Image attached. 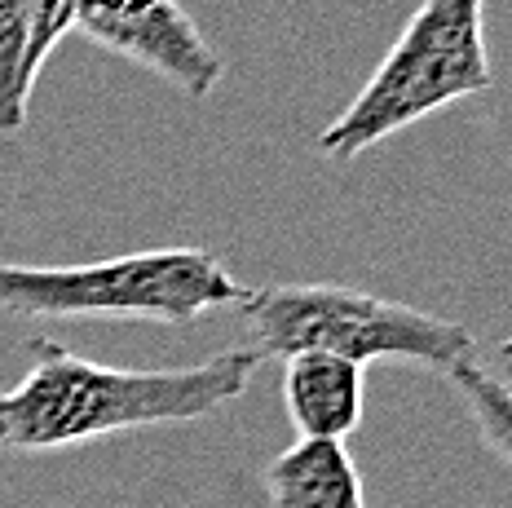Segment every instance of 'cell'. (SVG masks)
I'll return each instance as SVG.
<instances>
[{"label":"cell","mask_w":512,"mask_h":508,"mask_svg":"<svg viewBox=\"0 0 512 508\" xmlns=\"http://www.w3.org/2000/svg\"><path fill=\"white\" fill-rule=\"evenodd\" d=\"M499 363H504V372H512V336L499 345Z\"/></svg>","instance_id":"11"},{"label":"cell","mask_w":512,"mask_h":508,"mask_svg":"<svg viewBox=\"0 0 512 508\" xmlns=\"http://www.w3.org/2000/svg\"><path fill=\"white\" fill-rule=\"evenodd\" d=\"M71 31L106 54L155 71L195 102L226 80V62L177 0H80Z\"/></svg>","instance_id":"5"},{"label":"cell","mask_w":512,"mask_h":508,"mask_svg":"<svg viewBox=\"0 0 512 508\" xmlns=\"http://www.w3.org/2000/svg\"><path fill=\"white\" fill-rule=\"evenodd\" d=\"M36 67H31V18L23 0H0V137L23 133L31 93H36Z\"/></svg>","instance_id":"8"},{"label":"cell","mask_w":512,"mask_h":508,"mask_svg":"<svg viewBox=\"0 0 512 508\" xmlns=\"http://www.w3.org/2000/svg\"><path fill=\"white\" fill-rule=\"evenodd\" d=\"M243 301L248 288L208 248H146L89 266L0 261V314L18 319H146L190 327Z\"/></svg>","instance_id":"2"},{"label":"cell","mask_w":512,"mask_h":508,"mask_svg":"<svg viewBox=\"0 0 512 508\" xmlns=\"http://www.w3.org/2000/svg\"><path fill=\"white\" fill-rule=\"evenodd\" d=\"M23 5L31 18V67H36V76H40L49 54L71 36V27H76L80 0H23Z\"/></svg>","instance_id":"10"},{"label":"cell","mask_w":512,"mask_h":508,"mask_svg":"<svg viewBox=\"0 0 512 508\" xmlns=\"http://www.w3.org/2000/svg\"><path fill=\"white\" fill-rule=\"evenodd\" d=\"M455 385V394L464 398V407L473 411V425L482 433L486 451L512 464V385L499 376H490L477 363H460L455 372H446Z\"/></svg>","instance_id":"9"},{"label":"cell","mask_w":512,"mask_h":508,"mask_svg":"<svg viewBox=\"0 0 512 508\" xmlns=\"http://www.w3.org/2000/svg\"><path fill=\"white\" fill-rule=\"evenodd\" d=\"M367 376L362 367L332 354L283 358V407L301 438L349 442L362 425Z\"/></svg>","instance_id":"6"},{"label":"cell","mask_w":512,"mask_h":508,"mask_svg":"<svg viewBox=\"0 0 512 508\" xmlns=\"http://www.w3.org/2000/svg\"><path fill=\"white\" fill-rule=\"evenodd\" d=\"M239 310L261 363L292 354H332L354 367L376 358H407L442 376L460 363H477L468 327L336 283H274L248 292Z\"/></svg>","instance_id":"4"},{"label":"cell","mask_w":512,"mask_h":508,"mask_svg":"<svg viewBox=\"0 0 512 508\" xmlns=\"http://www.w3.org/2000/svg\"><path fill=\"white\" fill-rule=\"evenodd\" d=\"M31 367L0 394V451L45 455L115 438V433L186 425L226 407L252 385L261 358L248 345L221 349L195 367H102L49 336L27 345Z\"/></svg>","instance_id":"1"},{"label":"cell","mask_w":512,"mask_h":508,"mask_svg":"<svg viewBox=\"0 0 512 508\" xmlns=\"http://www.w3.org/2000/svg\"><path fill=\"white\" fill-rule=\"evenodd\" d=\"M490 80L486 0H420L376 76L318 133V151L349 164L384 137L486 93Z\"/></svg>","instance_id":"3"},{"label":"cell","mask_w":512,"mask_h":508,"mask_svg":"<svg viewBox=\"0 0 512 508\" xmlns=\"http://www.w3.org/2000/svg\"><path fill=\"white\" fill-rule=\"evenodd\" d=\"M270 508H367L358 464L345 442L301 438L265 464Z\"/></svg>","instance_id":"7"}]
</instances>
